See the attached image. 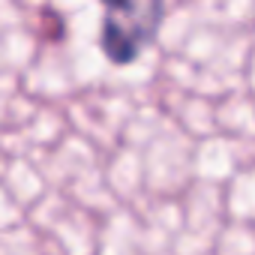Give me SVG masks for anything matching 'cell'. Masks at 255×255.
<instances>
[{
	"label": "cell",
	"mask_w": 255,
	"mask_h": 255,
	"mask_svg": "<svg viewBox=\"0 0 255 255\" xmlns=\"http://www.w3.org/2000/svg\"><path fill=\"white\" fill-rule=\"evenodd\" d=\"M102 3V30L99 48L111 66H132L156 39L165 0H99Z\"/></svg>",
	"instance_id": "obj_1"
}]
</instances>
